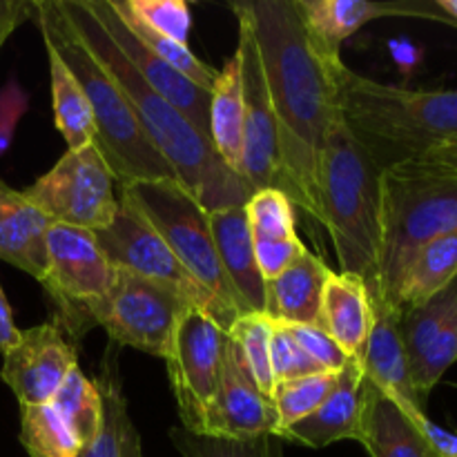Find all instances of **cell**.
I'll use <instances>...</instances> for the list:
<instances>
[{"label": "cell", "instance_id": "1", "mask_svg": "<svg viewBox=\"0 0 457 457\" xmlns=\"http://www.w3.org/2000/svg\"><path fill=\"white\" fill-rule=\"evenodd\" d=\"M248 12L270 94L281 163V192L317 219V168L326 134L339 119L335 70L303 25L295 0H241Z\"/></svg>", "mask_w": 457, "mask_h": 457}, {"label": "cell", "instance_id": "2", "mask_svg": "<svg viewBox=\"0 0 457 457\" xmlns=\"http://www.w3.org/2000/svg\"><path fill=\"white\" fill-rule=\"evenodd\" d=\"M58 3L79 38L87 45L89 52L125 94L143 134L170 165L179 186L205 212L245 205L253 195L248 183L219 159L205 134H201L177 107L170 105L138 76L123 52L116 47L105 27L89 12L87 3L85 0H58Z\"/></svg>", "mask_w": 457, "mask_h": 457}, {"label": "cell", "instance_id": "3", "mask_svg": "<svg viewBox=\"0 0 457 457\" xmlns=\"http://www.w3.org/2000/svg\"><path fill=\"white\" fill-rule=\"evenodd\" d=\"M339 114L382 170L457 143V89L384 85L337 65Z\"/></svg>", "mask_w": 457, "mask_h": 457}, {"label": "cell", "instance_id": "4", "mask_svg": "<svg viewBox=\"0 0 457 457\" xmlns=\"http://www.w3.org/2000/svg\"><path fill=\"white\" fill-rule=\"evenodd\" d=\"M384 170L339 116L326 134L317 168V221L328 230L337 262L378 293L384 235Z\"/></svg>", "mask_w": 457, "mask_h": 457}, {"label": "cell", "instance_id": "5", "mask_svg": "<svg viewBox=\"0 0 457 457\" xmlns=\"http://www.w3.org/2000/svg\"><path fill=\"white\" fill-rule=\"evenodd\" d=\"M36 22L43 40L56 49L83 87L96 125L94 145L105 159L119 187L143 181H168L174 172L143 134L116 80L79 38L58 0H36ZM177 181V179H174Z\"/></svg>", "mask_w": 457, "mask_h": 457}, {"label": "cell", "instance_id": "6", "mask_svg": "<svg viewBox=\"0 0 457 457\" xmlns=\"http://www.w3.org/2000/svg\"><path fill=\"white\" fill-rule=\"evenodd\" d=\"M384 235L378 293L393 303L402 275L415 254L457 232V174L402 161L382 174Z\"/></svg>", "mask_w": 457, "mask_h": 457}, {"label": "cell", "instance_id": "7", "mask_svg": "<svg viewBox=\"0 0 457 457\" xmlns=\"http://www.w3.org/2000/svg\"><path fill=\"white\" fill-rule=\"evenodd\" d=\"M120 196L150 221L192 279L214 299L223 328L230 330L248 311L237 297L219 262L217 245L210 235L208 212L174 179L123 186Z\"/></svg>", "mask_w": 457, "mask_h": 457}, {"label": "cell", "instance_id": "8", "mask_svg": "<svg viewBox=\"0 0 457 457\" xmlns=\"http://www.w3.org/2000/svg\"><path fill=\"white\" fill-rule=\"evenodd\" d=\"M116 268L96 237L80 228L52 223L47 230V270L40 286L54 303V320L71 339L96 328V312L114 286Z\"/></svg>", "mask_w": 457, "mask_h": 457}, {"label": "cell", "instance_id": "9", "mask_svg": "<svg viewBox=\"0 0 457 457\" xmlns=\"http://www.w3.org/2000/svg\"><path fill=\"white\" fill-rule=\"evenodd\" d=\"M114 183L105 159L92 143L76 152L67 150L22 195L52 223L98 232L114 221L120 208Z\"/></svg>", "mask_w": 457, "mask_h": 457}, {"label": "cell", "instance_id": "10", "mask_svg": "<svg viewBox=\"0 0 457 457\" xmlns=\"http://www.w3.org/2000/svg\"><path fill=\"white\" fill-rule=\"evenodd\" d=\"M228 339V330L208 312L192 306L183 311L172 335V346L165 357L170 386L177 400L181 427L196 436H208Z\"/></svg>", "mask_w": 457, "mask_h": 457}, {"label": "cell", "instance_id": "11", "mask_svg": "<svg viewBox=\"0 0 457 457\" xmlns=\"http://www.w3.org/2000/svg\"><path fill=\"white\" fill-rule=\"evenodd\" d=\"M119 201L120 208L116 212L114 221L103 228V230L94 232L107 262L116 270L132 272L141 279L172 290L183 302L208 312L223 328L221 312H219L214 299L192 279L190 272L174 257L172 250L161 239L159 232L150 226V221L123 196Z\"/></svg>", "mask_w": 457, "mask_h": 457}, {"label": "cell", "instance_id": "12", "mask_svg": "<svg viewBox=\"0 0 457 457\" xmlns=\"http://www.w3.org/2000/svg\"><path fill=\"white\" fill-rule=\"evenodd\" d=\"M186 308L190 303L172 290L132 272L116 270L114 286L96 312V326L105 328L114 346L137 348L165 360Z\"/></svg>", "mask_w": 457, "mask_h": 457}, {"label": "cell", "instance_id": "13", "mask_svg": "<svg viewBox=\"0 0 457 457\" xmlns=\"http://www.w3.org/2000/svg\"><path fill=\"white\" fill-rule=\"evenodd\" d=\"M239 22V54L241 80H244V163H241V179L248 183L253 192L263 187L281 190V163H279V141H277V123L272 112L270 94H268L266 76H263L262 58H259L257 40H254L253 25L248 12L241 3H232Z\"/></svg>", "mask_w": 457, "mask_h": 457}, {"label": "cell", "instance_id": "14", "mask_svg": "<svg viewBox=\"0 0 457 457\" xmlns=\"http://www.w3.org/2000/svg\"><path fill=\"white\" fill-rule=\"evenodd\" d=\"M0 378L21 406L49 404L79 366L74 339L56 320L21 330L18 342L4 353Z\"/></svg>", "mask_w": 457, "mask_h": 457}, {"label": "cell", "instance_id": "15", "mask_svg": "<svg viewBox=\"0 0 457 457\" xmlns=\"http://www.w3.org/2000/svg\"><path fill=\"white\" fill-rule=\"evenodd\" d=\"M89 7V12L96 16V21L101 22L107 29V34L112 36V40L116 43V47L123 52V56L128 58L129 65L138 71L143 80L154 89L156 94L165 98L170 105L177 107L201 134L210 138V92L201 89L199 85L192 83L190 79L181 74V71L174 70L172 65L159 58L156 54H152L132 31L125 27V22L120 21L119 13L112 7V0H85Z\"/></svg>", "mask_w": 457, "mask_h": 457}, {"label": "cell", "instance_id": "16", "mask_svg": "<svg viewBox=\"0 0 457 457\" xmlns=\"http://www.w3.org/2000/svg\"><path fill=\"white\" fill-rule=\"evenodd\" d=\"M277 431H279V420H277L275 404L257 386L235 339H228L221 384L210 415L208 436L250 440L259 436H277Z\"/></svg>", "mask_w": 457, "mask_h": 457}, {"label": "cell", "instance_id": "17", "mask_svg": "<svg viewBox=\"0 0 457 457\" xmlns=\"http://www.w3.org/2000/svg\"><path fill=\"white\" fill-rule=\"evenodd\" d=\"M369 297L373 308V326L360 360L364 378L384 397L395 402L406 415L424 413V402L415 391L409 355L402 339V311L386 302L382 295Z\"/></svg>", "mask_w": 457, "mask_h": 457}, {"label": "cell", "instance_id": "18", "mask_svg": "<svg viewBox=\"0 0 457 457\" xmlns=\"http://www.w3.org/2000/svg\"><path fill=\"white\" fill-rule=\"evenodd\" d=\"M369 391L370 382L364 378L361 361L348 357L324 404L312 415L295 422L284 433V442H299L308 449H326L342 440L360 442Z\"/></svg>", "mask_w": 457, "mask_h": 457}, {"label": "cell", "instance_id": "19", "mask_svg": "<svg viewBox=\"0 0 457 457\" xmlns=\"http://www.w3.org/2000/svg\"><path fill=\"white\" fill-rule=\"evenodd\" d=\"M303 25L328 58H342L339 49L360 27L384 16H422L451 22L437 3H378V0H295Z\"/></svg>", "mask_w": 457, "mask_h": 457}, {"label": "cell", "instance_id": "20", "mask_svg": "<svg viewBox=\"0 0 457 457\" xmlns=\"http://www.w3.org/2000/svg\"><path fill=\"white\" fill-rule=\"evenodd\" d=\"M208 226L223 272L245 311L266 312V281L257 268L244 205L208 212Z\"/></svg>", "mask_w": 457, "mask_h": 457}, {"label": "cell", "instance_id": "21", "mask_svg": "<svg viewBox=\"0 0 457 457\" xmlns=\"http://www.w3.org/2000/svg\"><path fill=\"white\" fill-rule=\"evenodd\" d=\"M47 217L27 199L0 181V262L43 281L47 270Z\"/></svg>", "mask_w": 457, "mask_h": 457}, {"label": "cell", "instance_id": "22", "mask_svg": "<svg viewBox=\"0 0 457 457\" xmlns=\"http://www.w3.org/2000/svg\"><path fill=\"white\" fill-rule=\"evenodd\" d=\"M330 275L324 259L306 248L277 279L266 281V315L279 324L317 326Z\"/></svg>", "mask_w": 457, "mask_h": 457}, {"label": "cell", "instance_id": "23", "mask_svg": "<svg viewBox=\"0 0 457 457\" xmlns=\"http://www.w3.org/2000/svg\"><path fill=\"white\" fill-rule=\"evenodd\" d=\"M320 328L346 353V357L361 360L373 326L369 288L364 279L348 272H333L326 281L320 308Z\"/></svg>", "mask_w": 457, "mask_h": 457}, {"label": "cell", "instance_id": "24", "mask_svg": "<svg viewBox=\"0 0 457 457\" xmlns=\"http://www.w3.org/2000/svg\"><path fill=\"white\" fill-rule=\"evenodd\" d=\"M244 80L239 54L228 58L210 89V143L219 159L241 177L244 163Z\"/></svg>", "mask_w": 457, "mask_h": 457}, {"label": "cell", "instance_id": "25", "mask_svg": "<svg viewBox=\"0 0 457 457\" xmlns=\"http://www.w3.org/2000/svg\"><path fill=\"white\" fill-rule=\"evenodd\" d=\"M360 445L370 457H436L413 420L370 384Z\"/></svg>", "mask_w": 457, "mask_h": 457}, {"label": "cell", "instance_id": "26", "mask_svg": "<svg viewBox=\"0 0 457 457\" xmlns=\"http://www.w3.org/2000/svg\"><path fill=\"white\" fill-rule=\"evenodd\" d=\"M457 277V232L428 241L402 275L393 306L402 312L420 306Z\"/></svg>", "mask_w": 457, "mask_h": 457}, {"label": "cell", "instance_id": "27", "mask_svg": "<svg viewBox=\"0 0 457 457\" xmlns=\"http://www.w3.org/2000/svg\"><path fill=\"white\" fill-rule=\"evenodd\" d=\"M47 47L49 61V79H52V103H54V123L61 137L65 138L67 150L76 152L80 147H87L96 137V125H94L92 107L83 87L65 65L56 49Z\"/></svg>", "mask_w": 457, "mask_h": 457}, {"label": "cell", "instance_id": "28", "mask_svg": "<svg viewBox=\"0 0 457 457\" xmlns=\"http://www.w3.org/2000/svg\"><path fill=\"white\" fill-rule=\"evenodd\" d=\"M96 386L103 400V428L96 440L87 449L80 451L79 457H123L125 431L132 420H129L123 379H120L119 346H114L112 342L101 360Z\"/></svg>", "mask_w": 457, "mask_h": 457}, {"label": "cell", "instance_id": "29", "mask_svg": "<svg viewBox=\"0 0 457 457\" xmlns=\"http://www.w3.org/2000/svg\"><path fill=\"white\" fill-rule=\"evenodd\" d=\"M49 404L56 409L79 445L87 449L103 428V400L94 379L76 366Z\"/></svg>", "mask_w": 457, "mask_h": 457}, {"label": "cell", "instance_id": "30", "mask_svg": "<svg viewBox=\"0 0 457 457\" xmlns=\"http://www.w3.org/2000/svg\"><path fill=\"white\" fill-rule=\"evenodd\" d=\"M21 445L29 457H79L83 451L52 404L21 406Z\"/></svg>", "mask_w": 457, "mask_h": 457}, {"label": "cell", "instance_id": "31", "mask_svg": "<svg viewBox=\"0 0 457 457\" xmlns=\"http://www.w3.org/2000/svg\"><path fill=\"white\" fill-rule=\"evenodd\" d=\"M112 7H114L116 13H119L120 21L125 22V27H128V29L132 31V34L137 36V38L141 40V43L145 45L152 54H156L159 58H163L168 65H172L174 70L181 71L186 79H190L192 83L199 85V87L205 89V92H210V89H212L219 70L205 65L201 58H196V54H192V49L187 47V45L177 43V40L159 34V31H154L152 27H147L143 21H138L132 12H128V9L123 7V3H120V0H112Z\"/></svg>", "mask_w": 457, "mask_h": 457}, {"label": "cell", "instance_id": "32", "mask_svg": "<svg viewBox=\"0 0 457 457\" xmlns=\"http://www.w3.org/2000/svg\"><path fill=\"white\" fill-rule=\"evenodd\" d=\"M339 373H317L308 378L293 379V382L275 384L272 391V404H275L277 420H279V431L277 437L284 440V433L299 420L315 413L330 391L335 388Z\"/></svg>", "mask_w": 457, "mask_h": 457}, {"label": "cell", "instance_id": "33", "mask_svg": "<svg viewBox=\"0 0 457 457\" xmlns=\"http://www.w3.org/2000/svg\"><path fill=\"white\" fill-rule=\"evenodd\" d=\"M272 328H275V320H270L266 312H245L228 330L230 339H235L237 346L244 353L254 382L268 400H272V391H275L270 366Z\"/></svg>", "mask_w": 457, "mask_h": 457}, {"label": "cell", "instance_id": "34", "mask_svg": "<svg viewBox=\"0 0 457 457\" xmlns=\"http://www.w3.org/2000/svg\"><path fill=\"white\" fill-rule=\"evenodd\" d=\"M170 440L181 457H284V440L277 436H259L250 440L196 436L177 427L170 431Z\"/></svg>", "mask_w": 457, "mask_h": 457}, {"label": "cell", "instance_id": "35", "mask_svg": "<svg viewBox=\"0 0 457 457\" xmlns=\"http://www.w3.org/2000/svg\"><path fill=\"white\" fill-rule=\"evenodd\" d=\"M244 210L253 241H281L297 237L293 201L277 187L253 192Z\"/></svg>", "mask_w": 457, "mask_h": 457}, {"label": "cell", "instance_id": "36", "mask_svg": "<svg viewBox=\"0 0 457 457\" xmlns=\"http://www.w3.org/2000/svg\"><path fill=\"white\" fill-rule=\"evenodd\" d=\"M457 361V306L445 321L437 337L433 339L431 346L424 351V355L411 366V378H413L415 391L420 400L427 402L428 393L440 384L446 370Z\"/></svg>", "mask_w": 457, "mask_h": 457}, {"label": "cell", "instance_id": "37", "mask_svg": "<svg viewBox=\"0 0 457 457\" xmlns=\"http://www.w3.org/2000/svg\"><path fill=\"white\" fill-rule=\"evenodd\" d=\"M120 3L147 27L177 40V43L187 45L192 27L187 3L183 0H120Z\"/></svg>", "mask_w": 457, "mask_h": 457}, {"label": "cell", "instance_id": "38", "mask_svg": "<svg viewBox=\"0 0 457 457\" xmlns=\"http://www.w3.org/2000/svg\"><path fill=\"white\" fill-rule=\"evenodd\" d=\"M270 366L275 384L293 382V379L308 378V375L328 373V370L321 369L317 361H312L306 355V351L295 342L290 330L284 324H279V321H275V328H272Z\"/></svg>", "mask_w": 457, "mask_h": 457}, {"label": "cell", "instance_id": "39", "mask_svg": "<svg viewBox=\"0 0 457 457\" xmlns=\"http://www.w3.org/2000/svg\"><path fill=\"white\" fill-rule=\"evenodd\" d=\"M284 326L290 330L295 342L306 351V355L311 357L312 361H317L324 370H328V373H339V370L346 366V353L328 337V333H326L324 328H320V326Z\"/></svg>", "mask_w": 457, "mask_h": 457}, {"label": "cell", "instance_id": "40", "mask_svg": "<svg viewBox=\"0 0 457 457\" xmlns=\"http://www.w3.org/2000/svg\"><path fill=\"white\" fill-rule=\"evenodd\" d=\"M254 244V257H257V268L262 272L263 281H272L306 250V245L295 239H281V241H253Z\"/></svg>", "mask_w": 457, "mask_h": 457}, {"label": "cell", "instance_id": "41", "mask_svg": "<svg viewBox=\"0 0 457 457\" xmlns=\"http://www.w3.org/2000/svg\"><path fill=\"white\" fill-rule=\"evenodd\" d=\"M27 110H29V96L16 80H9L0 87V156L12 147L18 123Z\"/></svg>", "mask_w": 457, "mask_h": 457}, {"label": "cell", "instance_id": "42", "mask_svg": "<svg viewBox=\"0 0 457 457\" xmlns=\"http://www.w3.org/2000/svg\"><path fill=\"white\" fill-rule=\"evenodd\" d=\"M413 420V424L418 427V431L422 433L424 440L428 442L431 451L436 457H457V436L455 433L446 431L440 424H436L433 420L427 418V413H415L409 415Z\"/></svg>", "mask_w": 457, "mask_h": 457}, {"label": "cell", "instance_id": "43", "mask_svg": "<svg viewBox=\"0 0 457 457\" xmlns=\"http://www.w3.org/2000/svg\"><path fill=\"white\" fill-rule=\"evenodd\" d=\"M36 18V0H0V49L22 22Z\"/></svg>", "mask_w": 457, "mask_h": 457}, {"label": "cell", "instance_id": "44", "mask_svg": "<svg viewBox=\"0 0 457 457\" xmlns=\"http://www.w3.org/2000/svg\"><path fill=\"white\" fill-rule=\"evenodd\" d=\"M388 52H391L393 61H395V65L400 67L402 74H404L406 79H409V76L418 70L420 62H422V49L406 38L388 40Z\"/></svg>", "mask_w": 457, "mask_h": 457}, {"label": "cell", "instance_id": "45", "mask_svg": "<svg viewBox=\"0 0 457 457\" xmlns=\"http://www.w3.org/2000/svg\"><path fill=\"white\" fill-rule=\"evenodd\" d=\"M411 161L424 165V168L457 174V143H453V145H445L440 147V150H433L428 152V154H422L418 156V159H411Z\"/></svg>", "mask_w": 457, "mask_h": 457}, {"label": "cell", "instance_id": "46", "mask_svg": "<svg viewBox=\"0 0 457 457\" xmlns=\"http://www.w3.org/2000/svg\"><path fill=\"white\" fill-rule=\"evenodd\" d=\"M18 337H21V330L13 324V311L0 288V353L4 355L18 342Z\"/></svg>", "mask_w": 457, "mask_h": 457}, {"label": "cell", "instance_id": "47", "mask_svg": "<svg viewBox=\"0 0 457 457\" xmlns=\"http://www.w3.org/2000/svg\"><path fill=\"white\" fill-rule=\"evenodd\" d=\"M123 457H143L141 436H138V431H137V427H134V424H129L128 431H125Z\"/></svg>", "mask_w": 457, "mask_h": 457}, {"label": "cell", "instance_id": "48", "mask_svg": "<svg viewBox=\"0 0 457 457\" xmlns=\"http://www.w3.org/2000/svg\"><path fill=\"white\" fill-rule=\"evenodd\" d=\"M436 3H437V7H440L442 12L451 18V22L457 27V0H436Z\"/></svg>", "mask_w": 457, "mask_h": 457}]
</instances>
